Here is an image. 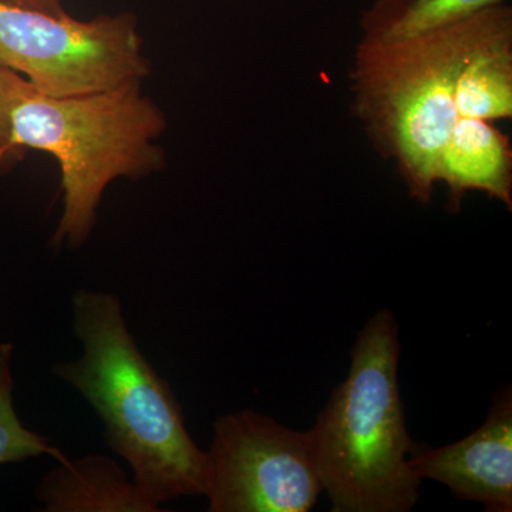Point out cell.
<instances>
[{
	"instance_id": "6da1fadb",
	"label": "cell",
	"mask_w": 512,
	"mask_h": 512,
	"mask_svg": "<svg viewBox=\"0 0 512 512\" xmlns=\"http://www.w3.org/2000/svg\"><path fill=\"white\" fill-rule=\"evenodd\" d=\"M74 332L83 355L55 366L103 421L106 441L157 505L207 493L210 461L192 440L170 384L138 349L120 299L110 292L73 295Z\"/></svg>"
},
{
	"instance_id": "7a4b0ae2",
	"label": "cell",
	"mask_w": 512,
	"mask_h": 512,
	"mask_svg": "<svg viewBox=\"0 0 512 512\" xmlns=\"http://www.w3.org/2000/svg\"><path fill=\"white\" fill-rule=\"evenodd\" d=\"M511 22L512 9L501 3L424 35L389 42L362 37L357 46L350 76L357 119L421 204L431 201L441 153L458 121V76Z\"/></svg>"
},
{
	"instance_id": "3957f363",
	"label": "cell",
	"mask_w": 512,
	"mask_h": 512,
	"mask_svg": "<svg viewBox=\"0 0 512 512\" xmlns=\"http://www.w3.org/2000/svg\"><path fill=\"white\" fill-rule=\"evenodd\" d=\"M400 350L394 313H375L357 335L348 377L309 430L333 512H409L419 501L421 480L409 466L419 446L407 433Z\"/></svg>"
},
{
	"instance_id": "277c9868",
	"label": "cell",
	"mask_w": 512,
	"mask_h": 512,
	"mask_svg": "<svg viewBox=\"0 0 512 512\" xmlns=\"http://www.w3.org/2000/svg\"><path fill=\"white\" fill-rule=\"evenodd\" d=\"M144 80L79 96L52 97L37 90L16 104L10 144L55 157L62 174L63 214L52 245L77 249L97 224L104 191L114 180H141L167 164L158 138L168 121L143 90Z\"/></svg>"
},
{
	"instance_id": "5b68a950",
	"label": "cell",
	"mask_w": 512,
	"mask_h": 512,
	"mask_svg": "<svg viewBox=\"0 0 512 512\" xmlns=\"http://www.w3.org/2000/svg\"><path fill=\"white\" fill-rule=\"evenodd\" d=\"M0 67L39 93L79 96L151 74L133 13L77 20L0 2Z\"/></svg>"
},
{
	"instance_id": "8992f818",
	"label": "cell",
	"mask_w": 512,
	"mask_h": 512,
	"mask_svg": "<svg viewBox=\"0 0 512 512\" xmlns=\"http://www.w3.org/2000/svg\"><path fill=\"white\" fill-rule=\"evenodd\" d=\"M207 454L210 512H308L323 491L311 431L254 410L215 421Z\"/></svg>"
},
{
	"instance_id": "52a82bcc",
	"label": "cell",
	"mask_w": 512,
	"mask_h": 512,
	"mask_svg": "<svg viewBox=\"0 0 512 512\" xmlns=\"http://www.w3.org/2000/svg\"><path fill=\"white\" fill-rule=\"evenodd\" d=\"M409 466L420 478L447 485L454 497L485 510L512 511V390L494 394L487 419L466 439L440 448H417Z\"/></svg>"
},
{
	"instance_id": "ba28073f",
	"label": "cell",
	"mask_w": 512,
	"mask_h": 512,
	"mask_svg": "<svg viewBox=\"0 0 512 512\" xmlns=\"http://www.w3.org/2000/svg\"><path fill=\"white\" fill-rule=\"evenodd\" d=\"M437 183L448 188V212L461 208L470 191L485 192L512 210V148L503 131L491 121L458 119L439 165Z\"/></svg>"
},
{
	"instance_id": "9c48e42d",
	"label": "cell",
	"mask_w": 512,
	"mask_h": 512,
	"mask_svg": "<svg viewBox=\"0 0 512 512\" xmlns=\"http://www.w3.org/2000/svg\"><path fill=\"white\" fill-rule=\"evenodd\" d=\"M46 512H161L113 458L92 454L66 460L36 490Z\"/></svg>"
},
{
	"instance_id": "30bf717a",
	"label": "cell",
	"mask_w": 512,
	"mask_h": 512,
	"mask_svg": "<svg viewBox=\"0 0 512 512\" xmlns=\"http://www.w3.org/2000/svg\"><path fill=\"white\" fill-rule=\"evenodd\" d=\"M458 119L494 121L512 116V22L468 59L456 86Z\"/></svg>"
},
{
	"instance_id": "8fae6325",
	"label": "cell",
	"mask_w": 512,
	"mask_h": 512,
	"mask_svg": "<svg viewBox=\"0 0 512 512\" xmlns=\"http://www.w3.org/2000/svg\"><path fill=\"white\" fill-rule=\"evenodd\" d=\"M501 3L505 0H376L360 26L365 39L389 42L447 28Z\"/></svg>"
},
{
	"instance_id": "7c38bea8",
	"label": "cell",
	"mask_w": 512,
	"mask_h": 512,
	"mask_svg": "<svg viewBox=\"0 0 512 512\" xmlns=\"http://www.w3.org/2000/svg\"><path fill=\"white\" fill-rule=\"evenodd\" d=\"M12 343L0 345V466L20 463L39 456L66 460L60 448L52 446L42 434L28 429L20 421L13 403Z\"/></svg>"
},
{
	"instance_id": "4fadbf2b",
	"label": "cell",
	"mask_w": 512,
	"mask_h": 512,
	"mask_svg": "<svg viewBox=\"0 0 512 512\" xmlns=\"http://www.w3.org/2000/svg\"><path fill=\"white\" fill-rule=\"evenodd\" d=\"M32 90L36 89L25 77L0 67V174L10 170L20 160L10 144V117L16 104Z\"/></svg>"
},
{
	"instance_id": "5bb4252c",
	"label": "cell",
	"mask_w": 512,
	"mask_h": 512,
	"mask_svg": "<svg viewBox=\"0 0 512 512\" xmlns=\"http://www.w3.org/2000/svg\"><path fill=\"white\" fill-rule=\"evenodd\" d=\"M10 5L23 6V8L42 10L50 15H69L63 8L62 0H0Z\"/></svg>"
}]
</instances>
